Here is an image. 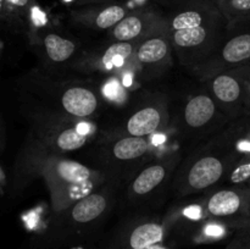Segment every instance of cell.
I'll return each mask as SVG.
<instances>
[{
    "label": "cell",
    "instance_id": "obj_34",
    "mask_svg": "<svg viewBox=\"0 0 250 249\" xmlns=\"http://www.w3.org/2000/svg\"><path fill=\"white\" fill-rule=\"evenodd\" d=\"M2 180H4V177H2V172H1V170H0V185H2Z\"/></svg>",
    "mask_w": 250,
    "mask_h": 249
},
{
    "label": "cell",
    "instance_id": "obj_6",
    "mask_svg": "<svg viewBox=\"0 0 250 249\" xmlns=\"http://www.w3.org/2000/svg\"><path fill=\"white\" fill-rule=\"evenodd\" d=\"M248 186H233L210 194L204 200L209 217L250 224Z\"/></svg>",
    "mask_w": 250,
    "mask_h": 249
},
{
    "label": "cell",
    "instance_id": "obj_12",
    "mask_svg": "<svg viewBox=\"0 0 250 249\" xmlns=\"http://www.w3.org/2000/svg\"><path fill=\"white\" fill-rule=\"evenodd\" d=\"M129 14L122 4H99L82 10H75L72 17L76 22L93 29H112Z\"/></svg>",
    "mask_w": 250,
    "mask_h": 249
},
{
    "label": "cell",
    "instance_id": "obj_8",
    "mask_svg": "<svg viewBox=\"0 0 250 249\" xmlns=\"http://www.w3.org/2000/svg\"><path fill=\"white\" fill-rule=\"evenodd\" d=\"M168 122L167 103L163 98L154 99L139 106L126 122L129 136L146 137L160 131Z\"/></svg>",
    "mask_w": 250,
    "mask_h": 249
},
{
    "label": "cell",
    "instance_id": "obj_20",
    "mask_svg": "<svg viewBox=\"0 0 250 249\" xmlns=\"http://www.w3.org/2000/svg\"><path fill=\"white\" fill-rule=\"evenodd\" d=\"M42 42L46 58L51 62L59 63L67 61L77 50L75 42L53 32L44 34Z\"/></svg>",
    "mask_w": 250,
    "mask_h": 249
},
{
    "label": "cell",
    "instance_id": "obj_29",
    "mask_svg": "<svg viewBox=\"0 0 250 249\" xmlns=\"http://www.w3.org/2000/svg\"><path fill=\"white\" fill-rule=\"evenodd\" d=\"M7 27V5L6 0H0V28Z\"/></svg>",
    "mask_w": 250,
    "mask_h": 249
},
{
    "label": "cell",
    "instance_id": "obj_32",
    "mask_svg": "<svg viewBox=\"0 0 250 249\" xmlns=\"http://www.w3.org/2000/svg\"><path fill=\"white\" fill-rule=\"evenodd\" d=\"M134 2H136V4H138V5H143L144 2L146 1V0H133Z\"/></svg>",
    "mask_w": 250,
    "mask_h": 249
},
{
    "label": "cell",
    "instance_id": "obj_35",
    "mask_svg": "<svg viewBox=\"0 0 250 249\" xmlns=\"http://www.w3.org/2000/svg\"><path fill=\"white\" fill-rule=\"evenodd\" d=\"M247 186H250V181H249V183H248V185H247Z\"/></svg>",
    "mask_w": 250,
    "mask_h": 249
},
{
    "label": "cell",
    "instance_id": "obj_23",
    "mask_svg": "<svg viewBox=\"0 0 250 249\" xmlns=\"http://www.w3.org/2000/svg\"><path fill=\"white\" fill-rule=\"evenodd\" d=\"M7 27L20 28L28 22L29 12L34 5V0H6Z\"/></svg>",
    "mask_w": 250,
    "mask_h": 249
},
{
    "label": "cell",
    "instance_id": "obj_17",
    "mask_svg": "<svg viewBox=\"0 0 250 249\" xmlns=\"http://www.w3.org/2000/svg\"><path fill=\"white\" fill-rule=\"evenodd\" d=\"M137 43L133 42H115L107 46L94 62L97 70L121 71L136 61Z\"/></svg>",
    "mask_w": 250,
    "mask_h": 249
},
{
    "label": "cell",
    "instance_id": "obj_7",
    "mask_svg": "<svg viewBox=\"0 0 250 249\" xmlns=\"http://www.w3.org/2000/svg\"><path fill=\"white\" fill-rule=\"evenodd\" d=\"M172 44L166 29L165 21L158 29L138 42L136 49V61L146 73L164 71L171 63Z\"/></svg>",
    "mask_w": 250,
    "mask_h": 249
},
{
    "label": "cell",
    "instance_id": "obj_28",
    "mask_svg": "<svg viewBox=\"0 0 250 249\" xmlns=\"http://www.w3.org/2000/svg\"><path fill=\"white\" fill-rule=\"evenodd\" d=\"M66 5H99L106 4L109 0H61Z\"/></svg>",
    "mask_w": 250,
    "mask_h": 249
},
{
    "label": "cell",
    "instance_id": "obj_16",
    "mask_svg": "<svg viewBox=\"0 0 250 249\" xmlns=\"http://www.w3.org/2000/svg\"><path fill=\"white\" fill-rule=\"evenodd\" d=\"M220 110L214 98L207 93L193 95L183 110L186 126L192 129H199L209 124Z\"/></svg>",
    "mask_w": 250,
    "mask_h": 249
},
{
    "label": "cell",
    "instance_id": "obj_18",
    "mask_svg": "<svg viewBox=\"0 0 250 249\" xmlns=\"http://www.w3.org/2000/svg\"><path fill=\"white\" fill-rule=\"evenodd\" d=\"M109 205V198L104 192H92L78 199L68 208L71 220L77 225H87L99 219Z\"/></svg>",
    "mask_w": 250,
    "mask_h": 249
},
{
    "label": "cell",
    "instance_id": "obj_36",
    "mask_svg": "<svg viewBox=\"0 0 250 249\" xmlns=\"http://www.w3.org/2000/svg\"><path fill=\"white\" fill-rule=\"evenodd\" d=\"M249 243H250V236H249Z\"/></svg>",
    "mask_w": 250,
    "mask_h": 249
},
{
    "label": "cell",
    "instance_id": "obj_27",
    "mask_svg": "<svg viewBox=\"0 0 250 249\" xmlns=\"http://www.w3.org/2000/svg\"><path fill=\"white\" fill-rule=\"evenodd\" d=\"M250 231H241V233L226 247V249H250Z\"/></svg>",
    "mask_w": 250,
    "mask_h": 249
},
{
    "label": "cell",
    "instance_id": "obj_13",
    "mask_svg": "<svg viewBox=\"0 0 250 249\" xmlns=\"http://www.w3.org/2000/svg\"><path fill=\"white\" fill-rule=\"evenodd\" d=\"M224 19L217 6L210 4L195 2L190 6L178 10L171 17H165V26L167 32L180 31V29L194 28V27L204 26L211 22Z\"/></svg>",
    "mask_w": 250,
    "mask_h": 249
},
{
    "label": "cell",
    "instance_id": "obj_2",
    "mask_svg": "<svg viewBox=\"0 0 250 249\" xmlns=\"http://www.w3.org/2000/svg\"><path fill=\"white\" fill-rule=\"evenodd\" d=\"M224 22L226 23L221 19L204 26L168 32L172 49L180 56L181 62L197 66L209 58L216 49L215 42L220 39Z\"/></svg>",
    "mask_w": 250,
    "mask_h": 249
},
{
    "label": "cell",
    "instance_id": "obj_22",
    "mask_svg": "<svg viewBox=\"0 0 250 249\" xmlns=\"http://www.w3.org/2000/svg\"><path fill=\"white\" fill-rule=\"evenodd\" d=\"M215 5L229 28L250 21V0H215Z\"/></svg>",
    "mask_w": 250,
    "mask_h": 249
},
{
    "label": "cell",
    "instance_id": "obj_33",
    "mask_svg": "<svg viewBox=\"0 0 250 249\" xmlns=\"http://www.w3.org/2000/svg\"><path fill=\"white\" fill-rule=\"evenodd\" d=\"M249 187V193H248V210H249V214H250V186Z\"/></svg>",
    "mask_w": 250,
    "mask_h": 249
},
{
    "label": "cell",
    "instance_id": "obj_4",
    "mask_svg": "<svg viewBox=\"0 0 250 249\" xmlns=\"http://www.w3.org/2000/svg\"><path fill=\"white\" fill-rule=\"evenodd\" d=\"M234 159L231 155L203 154L197 156L181 176L180 190L182 194L204 192L216 186L229 173Z\"/></svg>",
    "mask_w": 250,
    "mask_h": 249
},
{
    "label": "cell",
    "instance_id": "obj_11",
    "mask_svg": "<svg viewBox=\"0 0 250 249\" xmlns=\"http://www.w3.org/2000/svg\"><path fill=\"white\" fill-rule=\"evenodd\" d=\"M176 163H177V156L172 155L144 167L132 181L128 190L129 197L137 199L150 194L172 172Z\"/></svg>",
    "mask_w": 250,
    "mask_h": 249
},
{
    "label": "cell",
    "instance_id": "obj_5",
    "mask_svg": "<svg viewBox=\"0 0 250 249\" xmlns=\"http://www.w3.org/2000/svg\"><path fill=\"white\" fill-rule=\"evenodd\" d=\"M247 63H250V26L229 37L209 58L194 67L200 77L209 80L222 71Z\"/></svg>",
    "mask_w": 250,
    "mask_h": 249
},
{
    "label": "cell",
    "instance_id": "obj_9",
    "mask_svg": "<svg viewBox=\"0 0 250 249\" xmlns=\"http://www.w3.org/2000/svg\"><path fill=\"white\" fill-rule=\"evenodd\" d=\"M164 21L165 17L153 10H137L129 12L111 29V37L115 42L137 43L158 29Z\"/></svg>",
    "mask_w": 250,
    "mask_h": 249
},
{
    "label": "cell",
    "instance_id": "obj_25",
    "mask_svg": "<svg viewBox=\"0 0 250 249\" xmlns=\"http://www.w3.org/2000/svg\"><path fill=\"white\" fill-rule=\"evenodd\" d=\"M171 221L175 224V222L183 221V222H200L205 221L207 219H209V215H208L207 207H205V203H193V204L186 205L185 208H181L178 211H175V214L172 216H170Z\"/></svg>",
    "mask_w": 250,
    "mask_h": 249
},
{
    "label": "cell",
    "instance_id": "obj_10",
    "mask_svg": "<svg viewBox=\"0 0 250 249\" xmlns=\"http://www.w3.org/2000/svg\"><path fill=\"white\" fill-rule=\"evenodd\" d=\"M173 222L170 217L165 221H144L131 227L120 238L114 249H146L153 244L165 241Z\"/></svg>",
    "mask_w": 250,
    "mask_h": 249
},
{
    "label": "cell",
    "instance_id": "obj_30",
    "mask_svg": "<svg viewBox=\"0 0 250 249\" xmlns=\"http://www.w3.org/2000/svg\"><path fill=\"white\" fill-rule=\"evenodd\" d=\"M244 114H250V73L247 80L246 88V103H244Z\"/></svg>",
    "mask_w": 250,
    "mask_h": 249
},
{
    "label": "cell",
    "instance_id": "obj_26",
    "mask_svg": "<svg viewBox=\"0 0 250 249\" xmlns=\"http://www.w3.org/2000/svg\"><path fill=\"white\" fill-rule=\"evenodd\" d=\"M103 93H104V97L107 100H110L114 104H124L127 100V90L126 85L124 84L121 80L119 77H111L105 82L104 87H103Z\"/></svg>",
    "mask_w": 250,
    "mask_h": 249
},
{
    "label": "cell",
    "instance_id": "obj_1",
    "mask_svg": "<svg viewBox=\"0 0 250 249\" xmlns=\"http://www.w3.org/2000/svg\"><path fill=\"white\" fill-rule=\"evenodd\" d=\"M20 167L23 173H34L45 181L53 209L58 212L92 193L105 180L102 172L78 161L46 154L33 146L23 154Z\"/></svg>",
    "mask_w": 250,
    "mask_h": 249
},
{
    "label": "cell",
    "instance_id": "obj_15",
    "mask_svg": "<svg viewBox=\"0 0 250 249\" xmlns=\"http://www.w3.org/2000/svg\"><path fill=\"white\" fill-rule=\"evenodd\" d=\"M236 231H250V224L209 217L199 225L193 236V242L195 244L217 243L229 238Z\"/></svg>",
    "mask_w": 250,
    "mask_h": 249
},
{
    "label": "cell",
    "instance_id": "obj_19",
    "mask_svg": "<svg viewBox=\"0 0 250 249\" xmlns=\"http://www.w3.org/2000/svg\"><path fill=\"white\" fill-rule=\"evenodd\" d=\"M89 138V132L81 131L78 127H66L56 132H48L43 134L41 142H33V145L51 150L73 151L85 145Z\"/></svg>",
    "mask_w": 250,
    "mask_h": 249
},
{
    "label": "cell",
    "instance_id": "obj_31",
    "mask_svg": "<svg viewBox=\"0 0 250 249\" xmlns=\"http://www.w3.org/2000/svg\"><path fill=\"white\" fill-rule=\"evenodd\" d=\"M146 249H171L167 244H165V242H160V243L153 244V246L148 247Z\"/></svg>",
    "mask_w": 250,
    "mask_h": 249
},
{
    "label": "cell",
    "instance_id": "obj_3",
    "mask_svg": "<svg viewBox=\"0 0 250 249\" xmlns=\"http://www.w3.org/2000/svg\"><path fill=\"white\" fill-rule=\"evenodd\" d=\"M250 73V63L222 71L208 80L211 97L220 110L229 116L244 112L247 80Z\"/></svg>",
    "mask_w": 250,
    "mask_h": 249
},
{
    "label": "cell",
    "instance_id": "obj_24",
    "mask_svg": "<svg viewBox=\"0 0 250 249\" xmlns=\"http://www.w3.org/2000/svg\"><path fill=\"white\" fill-rule=\"evenodd\" d=\"M227 181L232 186H247L250 181V151L233 161L227 173Z\"/></svg>",
    "mask_w": 250,
    "mask_h": 249
},
{
    "label": "cell",
    "instance_id": "obj_14",
    "mask_svg": "<svg viewBox=\"0 0 250 249\" xmlns=\"http://www.w3.org/2000/svg\"><path fill=\"white\" fill-rule=\"evenodd\" d=\"M60 105L63 111L77 119H85L94 114L99 106L97 94L90 88L73 85L62 92Z\"/></svg>",
    "mask_w": 250,
    "mask_h": 249
},
{
    "label": "cell",
    "instance_id": "obj_21",
    "mask_svg": "<svg viewBox=\"0 0 250 249\" xmlns=\"http://www.w3.org/2000/svg\"><path fill=\"white\" fill-rule=\"evenodd\" d=\"M149 150V142L146 137L127 136L115 141L111 145L114 158L121 161H132L146 155Z\"/></svg>",
    "mask_w": 250,
    "mask_h": 249
}]
</instances>
